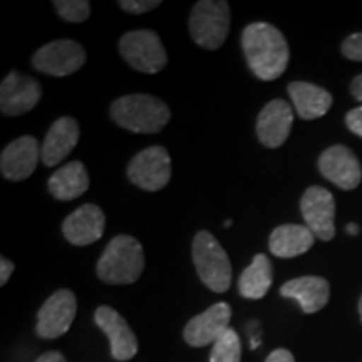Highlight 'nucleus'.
Instances as JSON below:
<instances>
[{
	"label": "nucleus",
	"mask_w": 362,
	"mask_h": 362,
	"mask_svg": "<svg viewBox=\"0 0 362 362\" xmlns=\"http://www.w3.org/2000/svg\"><path fill=\"white\" fill-rule=\"evenodd\" d=\"M242 47L248 67L262 81L279 79L291 59L284 34L267 22H253L242 34Z\"/></svg>",
	"instance_id": "obj_1"
},
{
	"label": "nucleus",
	"mask_w": 362,
	"mask_h": 362,
	"mask_svg": "<svg viewBox=\"0 0 362 362\" xmlns=\"http://www.w3.org/2000/svg\"><path fill=\"white\" fill-rule=\"evenodd\" d=\"M111 117L121 128L133 133L153 134L168 124L171 115L161 99L148 94H129L111 104Z\"/></svg>",
	"instance_id": "obj_2"
},
{
	"label": "nucleus",
	"mask_w": 362,
	"mask_h": 362,
	"mask_svg": "<svg viewBox=\"0 0 362 362\" xmlns=\"http://www.w3.org/2000/svg\"><path fill=\"white\" fill-rule=\"evenodd\" d=\"M143 269L141 243L129 235H117L107 243L98 262V277L110 285H126L141 277Z\"/></svg>",
	"instance_id": "obj_3"
},
{
	"label": "nucleus",
	"mask_w": 362,
	"mask_h": 362,
	"mask_svg": "<svg viewBox=\"0 0 362 362\" xmlns=\"http://www.w3.org/2000/svg\"><path fill=\"white\" fill-rule=\"evenodd\" d=\"M193 262L202 282L210 291L223 293L232 285V264L225 248L210 232H198L193 240Z\"/></svg>",
	"instance_id": "obj_4"
},
{
	"label": "nucleus",
	"mask_w": 362,
	"mask_h": 362,
	"mask_svg": "<svg viewBox=\"0 0 362 362\" xmlns=\"http://www.w3.org/2000/svg\"><path fill=\"white\" fill-rule=\"evenodd\" d=\"M230 30V7L225 0H202L189 16L192 39L200 47L215 51L221 47Z\"/></svg>",
	"instance_id": "obj_5"
},
{
	"label": "nucleus",
	"mask_w": 362,
	"mask_h": 362,
	"mask_svg": "<svg viewBox=\"0 0 362 362\" xmlns=\"http://www.w3.org/2000/svg\"><path fill=\"white\" fill-rule=\"evenodd\" d=\"M119 52L133 69L156 74L168 62L160 35L153 30H131L119 40Z\"/></svg>",
	"instance_id": "obj_6"
},
{
	"label": "nucleus",
	"mask_w": 362,
	"mask_h": 362,
	"mask_svg": "<svg viewBox=\"0 0 362 362\" xmlns=\"http://www.w3.org/2000/svg\"><path fill=\"white\" fill-rule=\"evenodd\" d=\"M86 62V51L79 42L71 39L54 40L42 45L33 57V66L44 74L64 78L74 74Z\"/></svg>",
	"instance_id": "obj_7"
},
{
	"label": "nucleus",
	"mask_w": 362,
	"mask_h": 362,
	"mask_svg": "<svg viewBox=\"0 0 362 362\" xmlns=\"http://www.w3.org/2000/svg\"><path fill=\"white\" fill-rule=\"evenodd\" d=\"M128 178L138 188L158 192L171 178V160L163 146H149L138 153L128 165Z\"/></svg>",
	"instance_id": "obj_8"
},
{
	"label": "nucleus",
	"mask_w": 362,
	"mask_h": 362,
	"mask_svg": "<svg viewBox=\"0 0 362 362\" xmlns=\"http://www.w3.org/2000/svg\"><path fill=\"white\" fill-rule=\"evenodd\" d=\"M78 302L76 296L67 288L54 292L37 314V334L42 339H57L64 336L74 322Z\"/></svg>",
	"instance_id": "obj_9"
},
{
	"label": "nucleus",
	"mask_w": 362,
	"mask_h": 362,
	"mask_svg": "<svg viewBox=\"0 0 362 362\" xmlns=\"http://www.w3.org/2000/svg\"><path fill=\"white\" fill-rule=\"evenodd\" d=\"M302 216L305 226L317 238L329 242L336 237V202L332 193L322 187H310L300 200Z\"/></svg>",
	"instance_id": "obj_10"
},
{
	"label": "nucleus",
	"mask_w": 362,
	"mask_h": 362,
	"mask_svg": "<svg viewBox=\"0 0 362 362\" xmlns=\"http://www.w3.org/2000/svg\"><path fill=\"white\" fill-rule=\"evenodd\" d=\"M319 170L324 178L332 181L341 189H354L362 180L361 163L347 146L336 144L325 149L319 158Z\"/></svg>",
	"instance_id": "obj_11"
},
{
	"label": "nucleus",
	"mask_w": 362,
	"mask_h": 362,
	"mask_svg": "<svg viewBox=\"0 0 362 362\" xmlns=\"http://www.w3.org/2000/svg\"><path fill=\"white\" fill-rule=\"evenodd\" d=\"M42 96V88L29 76L11 72L0 86V110L7 116H21L33 111Z\"/></svg>",
	"instance_id": "obj_12"
},
{
	"label": "nucleus",
	"mask_w": 362,
	"mask_h": 362,
	"mask_svg": "<svg viewBox=\"0 0 362 362\" xmlns=\"http://www.w3.org/2000/svg\"><path fill=\"white\" fill-rule=\"evenodd\" d=\"M232 309L225 302L211 305L200 315H194L185 327V341L192 347H205L215 344L230 329Z\"/></svg>",
	"instance_id": "obj_13"
},
{
	"label": "nucleus",
	"mask_w": 362,
	"mask_h": 362,
	"mask_svg": "<svg viewBox=\"0 0 362 362\" xmlns=\"http://www.w3.org/2000/svg\"><path fill=\"white\" fill-rule=\"evenodd\" d=\"M40 160V146L33 136H22L2 151L0 171L4 178L11 181H24L34 173Z\"/></svg>",
	"instance_id": "obj_14"
},
{
	"label": "nucleus",
	"mask_w": 362,
	"mask_h": 362,
	"mask_svg": "<svg viewBox=\"0 0 362 362\" xmlns=\"http://www.w3.org/2000/svg\"><path fill=\"white\" fill-rule=\"evenodd\" d=\"M293 123L291 104L284 99H274L260 111L257 119V136L267 148H279L287 141Z\"/></svg>",
	"instance_id": "obj_15"
},
{
	"label": "nucleus",
	"mask_w": 362,
	"mask_h": 362,
	"mask_svg": "<svg viewBox=\"0 0 362 362\" xmlns=\"http://www.w3.org/2000/svg\"><path fill=\"white\" fill-rule=\"evenodd\" d=\"M98 327L106 334L111 344V356L116 361H129L138 352V339L128 322L111 307H99L94 314Z\"/></svg>",
	"instance_id": "obj_16"
},
{
	"label": "nucleus",
	"mask_w": 362,
	"mask_h": 362,
	"mask_svg": "<svg viewBox=\"0 0 362 362\" xmlns=\"http://www.w3.org/2000/svg\"><path fill=\"white\" fill-rule=\"evenodd\" d=\"M106 216L96 205H83L72 211L62 223L66 240L76 247H86L103 237Z\"/></svg>",
	"instance_id": "obj_17"
},
{
	"label": "nucleus",
	"mask_w": 362,
	"mask_h": 362,
	"mask_svg": "<svg viewBox=\"0 0 362 362\" xmlns=\"http://www.w3.org/2000/svg\"><path fill=\"white\" fill-rule=\"evenodd\" d=\"M79 141V124L72 117H59L49 128L40 146V160L45 166H57Z\"/></svg>",
	"instance_id": "obj_18"
},
{
	"label": "nucleus",
	"mask_w": 362,
	"mask_h": 362,
	"mask_svg": "<svg viewBox=\"0 0 362 362\" xmlns=\"http://www.w3.org/2000/svg\"><path fill=\"white\" fill-rule=\"evenodd\" d=\"M280 296L297 300L305 314H315L329 302L330 285L322 277H298L284 284Z\"/></svg>",
	"instance_id": "obj_19"
},
{
	"label": "nucleus",
	"mask_w": 362,
	"mask_h": 362,
	"mask_svg": "<svg viewBox=\"0 0 362 362\" xmlns=\"http://www.w3.org/2000/svg\"><path fill=\"white\" fill-rule=\"evenodd\" d=\"M315 235L305 225H280L270 235V252L279 259H293L309 252Z\"/></svg>",
	"instance_id": "obj_20"
},
{
	"label": "nucleus",
	"mask_w": 362,
	"mask_h": 362,
	"mask_svg": "<svg viewBox=\"0 0 362 362\" xmlns=\"http://www.w3.org/2000/svg\"><path fill=\"white\" fill-rule=\"evenodd\" d=\"M288 96H291L293 107L302 119H315L322 117L332 106V96L327 90L319 86L296 81L288 84Z\"/></svg>",
	"instance_id": "obj_21"
},
{
	"label": "nucleus",
	"mask_w": 362,
	"mask_h": 362,
	"mask_svg": "<svg viewBox=\"0 0 362 362\" xmlns=\"http://www.w3.org/2000/svg\"><path fill=\"white\" fill-rule=\"evenodd\" d=\"M89 188V176L81 161H71L61 166L49 178V192L61 202H71L83 197Z\"/></svg>",
	"instance_id": "obj_22"
},
{
	"label": "nucleus",
	"mask_w": 362,
	"mask_h": 362,
	"mask_svg": "<svg viewBox=\"0 0 362 362\" xmlns=\"http://www.w3.org/2000/svg\"><path fill=\"white\" fill-rule=\"evenodd\" d=\"M272 280H274V270H272L269 257L265 253H257L252 264L240 275L238 291L242 297L259 300L270 291Z\"/></svg>",
	"instance_id": "obj_23"
},
{
	"label": "nucleus",
	"mask_w": 362,
	"mask_h": 362,
	"mask_svg": "<svg viewBox=\"0 0 362 362\" xmlns=\"http://www.w3.org/2000/svg\"><path fill=\"white\" fill-rule=\"evenodd\" d=\"M242 361V344L238 334L228 329L220 341L214 344L210 362H240Z\"/></svg>",
	"instance_id": "obj_24"
},
{
	"label": "nucleus",
	"mask_w": 362,
	"mask_h": 362,
	"mask_svg": "<svg viewBox=\"0 0 362 362\" xmlns=\"http://www.w3.org/2000/svg\"><path fill=\"white\" fill-rule=\"evenodd\" d=\"M52 4L59 16L72 24H81L90 13V4L86 0H56Z\"/></svg>",
	"instance_id": "obj_25"
},
{
	"label": "nucleus",
	"mask_w": 362,
	"mask_h": 362,
	"mask_svg": "<svg viewBox=\"0 0 362 362\" xmlns=\"http://www.w3.org/2000/svg\"><path fill=\"white\" fill-rule=\"evenodd\" d=\"M119 7L129 13H146L161 6V0H119Z\"/></svg>",
	"instance_id": "obj_26"
},
{
	"label": "nucleus",
	"mask_w": 362,
	"mask_h": 362,
	"mask_svg": "<svg viewBox=\"0 0 362 362\" xmlns=\"http://www.w3.org/2000/svg\"><path fill=\"white\" fill-rule=\"evenodd\" d=\"M342 54L351 61L362 62V33H356L344 40Z\"/></svg>",
	"instance_id": "obj_27"
},
{
	"label": "nucleus",
	"mask_w": 362,
	"mask_h": 362,
	"mask_svg": "<svg viewBox=\"0 0 362 362\" xmlns=\"http://www.w3.org/2000/svg\"><path fill=\"white\" fill-rule=\"evenodd\" d=\"M346 124L352 133L362 138V106L351 110L346 116Z\"/></svg>",
	"instance_id": "obj_28"
},
{
	"label": "nucleus",
	"mask_w": 362,
	"mask_h": 362,
	"mask_svg": "<svg viewBox=\"0 0 362 362\" xmlns=\"http://www.w3.org/2000/svg\"><path fill=\"white\" fill-rule=\"evenodd\" d=\"M13 264L6 257H2L0 259V285H6L8 282V279H11V275L13 274Z\"/></svg>",
	"instance_id": "obj_29"
},
{
	"label": "nucleus",
	"mask_w": 362,
	"mask_h": 362,
	"mask_svg": "<svg viewBox=\"0 0 362 362\" xmlns=\"http://www.w3.org/2000/svg\"><path fill=\"white\" fill-rule=\"evenodd\" d=\"M265 362H296V359H293L291 351L277 349V351L272 352L269 357H267Z\"/></svg>",
	"instance_id": "obj_30"
},
{
	"label": "nucleus",
	"mask_w": 362,
	"mask_h": 362,
	"mask_svg": "<svg viewBox=\"0 0 362 362\" xmlns=\"http://www.w3.org/2000/svg\"><path fill=\"white\" fill-rule=\"evenodd\" d=\"M35 362H66V359H64V356L61 354V352L49 351V352H45V354L40 356Z\"/></svg>",
	"instance_id": "obj_31"
},
{
	"label": "nucleus",
	"mask_w": 362,
	"mask_h": 362,
	"mask_svg": "<svg viewBox=\"0 0 362 362\" xmlns=\"http://www.w3.org/2000/svg\"><path fill=\"white\" fill-rule=\"evenodd\" d=\"M351 93L357 101H362V74H359L357 78H354V81H352Z\"/></svg>",
	"instance_id": "obj_32"
},
{
	"label": "nucleus",
	"mask_w": 362,
	"mask_h": 362,
	"mask_svg": "<svg viewBox=\"0 0 362 362\" xmlns=\"http://www.w3.org/2000/svg\"><path fill=\"white\" fill-rule=\"evenodd\" d=\"M347 232H349V235L354 237V235L359 233V226H357L356 223H349V225H347Z\"/></svg>",
	"instance_id": "obj_33"
},
{
	"label": "nucleus",
	"mask_w": 362,
	"mask_h": 362,
	"mask_svg": "<svg viewBox=\"0 0 362 362\" xmlns=\"http://www.w3.org/2000/svg\"><path fill=\"white\" fill-rule=\"evenodd\" d=\"M230 225H232V220H226V221H225V223H223V226H225V228H228V226H230Z\"/></svg>",
	"instance_id": "obj_34"
},
{
	"label": "nucleus",
	"mask_w": 362,
	"mask_h": 362,
	"mask_svg": "<svg viewBox=\"0 0 362 362\" xmlns=\"http://www.w3.org/2000/svg\"><path fill=\"white\" fill-rule=\"evenodd\" d=\"M359 312H361V320H362V297H361V300H359Z\"/></svg>",
	"instance_id": "obj_35"
}]
</instances>
